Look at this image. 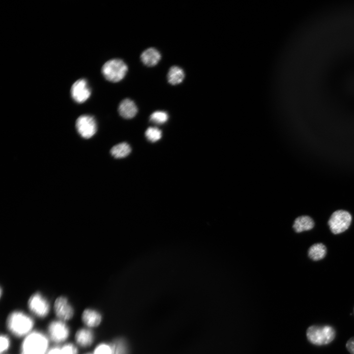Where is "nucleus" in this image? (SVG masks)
I'll return each mask as SVG.
<instances>
[{
    "label": "nucleus",
    "instance_id": "obj_8",
    "mask_svg": "<svg viewBox=\"0 0 354 354\" xmlns=\"http://www.w3.org/2000/svg\"><path fill=\"white\" fill-rule=\"evenodd\" d=\"M352 217L349 213L344 210H338L334 212L328 221L331 231L334 234L344 232L349 227Z\"/></svg>",
    "mask_w": 354,
    "mask_h": 354
},
{
    "label": "nucleus",
    "instance_id": "obj_6",
    "mask_svg": "<svg viewBox=\"0 0 354 354\" xmlns=\"http://www.w3.org/2000/svg\"><path fill=\"white\" fill-rule=\"evenodd\" d=\"M128 70L127 65L120 59H112L106 63L102 67V73L105 78L112 82L121 81Z\"/></svg>",
    "mask_w": 354,
    "mask_h": 354
},
{
    "label": "nucleus",
    "instance_id": "obj_2",
    "mask_svg": "<svg viewBox=\"0 0 354 354\" xmlns=\"http://www.w3.org/2000/svg\"><path fill=\"white\" fill-rule=\"evenodd\" d=\"M51 344L45 331L36 329L21 340L20 354H46Z\"/></svg>",
    "mask_w": 354,
    "mask_h": 354
},
{
    "label": "nucleus",
    "instance_id": "obj_17",
    "mask_svg": "<svg viewBox=\"0 0 354 354\" xmlns=\"http://www.w3.org/2000/svg\"><path fill=\"white\" fill-rule=\"evenodd\" d=\"M326 253V246L321 243L312 245L309 250V256L313 261H318L323 259Z\"/></svg>",
    "mask_w": 354,
    "mask_h": 354
},
{
    "label": "nucleus",
    "instance_id": "obj_16",
    "mask_svg": "<svg viewBox=\"0 0 354 354\" xmlns=\"http://www.w3.org/2000/svg\"><path fill=\"white\" fill-rule=\"evenodd\" d=\"M185 78L184 70L179 66L171 67L168 72L167 79L169 83L173 85L182 82Z\"/></svg>",
    "mask_w": 354,
    "mask_h": 354
},
{
    "label": "nucleus",
    "instance_id": "obj_19",
    "mask_svg": "<svg viewBox=\"0 0 354 354\" xmlns=\"http://www.w3.org/2000/svg\"><path fill=\"white\" fill-rule=\"evenodd\" d=\"M0 342V354H8L13 346L12 337L7 332L2 333Z\"/></svg>",
    "mask_w": 354,
    "mask_h": 354
},
{
    "label": "nucleus",
    "instance_id": "obj_18",
    "mask_svg": "<svg viewBox=\"0 0 354 354\" xmlns=\"http://www.w3.org/2000/svg\"><path fill=\"white\" fill-rule=\"evenodd\" d=\"M132 151L130 145L124 142L114 146L111 150L112 155L116 158H122L127 156Z\"/></svg>",
    "mask_w": 354,
    "mask_h": 354
},
{
    "label": "nucleus",
    "instance_id": "obj_20",
    "mask_svg": "<svg viewBox=\"0 0 354 354\" xmlns=\"http://www.w3.org/2000/svg\"><path fill=\"white\" fill-rule=\"evenodd\" d=\"M168 114L162 111H157L154 112L150 116V121L157 125H162L165 123L168 120Z\"/></svg>",
    "mask_w": 354,
    "mask_h": 354
},
{
    "label": "nucleus",
    "instance_id": "obj_13",
    "mask_svg": "<svg viewBox=\"0 0 354 354\" xmlns=\"http://www.w3.org/2000/svg\"><path fill=\"white\" fill-rule=\"evenodd\" d=\"M120 115L124 118L130 119L134 117L137 113L138 109L135 104L130 99H125L119 107Z\"/></svg>",
    "mask_w": 354,
    "mask_h": 354
},
{
    "label": "nucleus",
    "instance_id": "obj_15",
    "mask_svg": "<svg viewBox=\"0 0 354 354\" xmlns=\"http://www.w3.org/2000/svg\"><path fill=\"white\" fill-rule=\"evenodd\" d=\"M314 226L313 220L309 216H301L294 221L293 228L297 233H301L312 229Z\"/></svg>",
    "mask_w": 354,
    "mask_h": 354
},
{
    "label": "nucleus",
    "instance_id": "obj_4",
    "mask_svg": "<svg viewBox=\"0 0 354 354\" xmlns=\"http://www.w3.org/2000/svg\"><path fill=\"white\" fill-rule=\"evenodd\" d=\"M27 307V311L36 320H45L52 312L49 301L40 292L35 293L29 297Z\"/></svg>",
    "mask_w": 354,
    "mask_h": 354
},
{
    "label": "nucleus",
    "instance_id": "obj_10",
    "mask_svg": "<svg viewBox=\"0 0 354 354\" xmlns=\"http://www.w3.org/2000/svg\"><path fill=\"white\" fill-rule=\"evenodd\" d=\"M73 340L80 349L85 350L90 348L95 340L94 330L84 326L79 327L74 333Z\"/></svg>",
    "mask_w": 354,
    "mask_h": 354
},
{
    "label": "nucleus",
    "instance_id": "obj_25",
    "mask_svg": "<svg viewBox=\"0 0 354 354\" xmlns=\"http://www.w3.org/2000/svg\"><path fill=\"white\" fill-rule=\"evenodd\" d=\"M92 354L91 352H87V353H85V354Z\"/></svg>",
    "mask_w": 354,
    "mask_h": 354
},
{
    "label": "nucleus",
    "instance_id": "obj_11",
    "mask_svg": "<svg viewBox=\"0 0 354 354\" xmlns=\"http://www.w3.org/2000/svg\"><path fill=\"white\" fill-rule=\"evenodd\" d=\"M70 92L72 99L79 104L85 102L89 99L91 95L90 86L85 79L76 81L72 85Z\"/></svg>",
    "mask_w": 354,
    "mask_h": 354
},
{
    "label": "nucleus",
    "instance_id": "obj_1",
    "mask_svg": "<svg viewBox=\"0 0 354 354\" xmlns=\"http://www.w3.org/2000/svg\"><path fill=\"white\" fill-rule=\"evenodd\" d=\"M36 319L27 311L16 309L7 315L5 326L12 337L22 340L36 328Z\"/></svg>",
    "mask_w": 354,
    "mask_h": 354
},
{
    "label": "nucleus",
    "instance_id": "obj_3",
    "mask_svg": "<svg viewBox=\"0 0 354 354\" xmlns=\"http://www.w3.org/2000/svg\"><path fill=\"white\" fill-rule=\"evenodd\" d=\"M45 332L51 343L61 346L69 341L72 331L69 323L54 318L48 322Z\"/></svg>",
    "mask_w": 354,
    "mask_h": 354
},
{
    "label": "nucleus",
    "instance_id": "obj_21",
    "mask_svg": "<svg viewBox=\"0 0 354 354\" xmlns=\"http://www.w3.org/2000/svg\"><path fill=\"white\" fill-rule=\"evenodd\" d=\"M145 136L149 141L155 142L161 139L162 132L157 128L150 127L146 131Z\"/></svg>",
    "mask_w": 354,
    "mask_h": 354
},
{
    "label": "nucleus",
    "instance_id": "obj_14",
    "mask_svg": "<svg viewBox=\"0 0 354 354\" xmlns=\"http://www.w3.org/2000/svg\"><path fill=\"white\" fill-rule=\"evenodd\" d=\"M143 63L148 66L156 65L161 59L160 52L154 48H150L144 51L141 56Z\"/></svg>",
    "mask_w": 354,
    "mask_h": 354
},
{
    "label": "nucleus",
    "instance_id": "obj_5",
    "mask_svg": "<svg viewBox=\"0 0 354 354\" xmlns=\"http://www.w3.org/2000/svg\"><path fill=\"white\" fill-rule=\"evenodd\" d=\"M307 337L312 344L317 346L327 345L335 337V331L329 325L310 326L307 331Z\"/></svg>",
    "mask_w": 354,
    "mask_h": 354
},
{
    "label": "nucleus",
    "instance_id": "obj_12",
    "mask_svg": "<svg viewBox=\"0 0 354 354\" xmlns=\"http://www.w3.org/2000/svg\"><path fill=\"white\" fill-rule=\"evenodd\" d=\"M80 320L82 326L94 330L100 326L103 321V316L97 310L87 308L82 311Z\"/></svg>",
    "mask_w": 354,
    "mask_h": 354
},
{
    "label": "nucleus",
    "instance_id": "obj_9",
    "mask_svg": "<svg viewBox=\"0 0 354 354\" xmlns=\"http://www.w3.org/2000/svg\"><path fill=\"white\" fill-rule=\"evenodd\" d=\"M76 128L78 133L86 139L91 138L97 131L95 119L89 115L80 116L76 120Z\"/></svg>",
    "mask_w": 354,
    "mask_h": 354
},
{
    "label": "nucleus",
    "instance_id": "obj_24",
    "mask_svg": "<svg viewBox=\"0 0 354 354\" xmlns=\"http://www.w3.org/2000/svg\"><path fill=\"white\" fill-rule=\"evenodd\" d=\"M46 354H62L60 346L55 345L51 346Z\"/></svg>",
    "mask_w": 354,
    "mask_h": 354
},
{
    "label": "nucleus",
    "instance_id": "obj_7",
    "mask_svg": "<svg viewBox=\"0 0 354 354\" xmlns=\"http://www.w3.org/2000/svg\"><path fill=\"white\" fill-rule=\"evenodd\" d=\"M55 318L69 323L75 317L76 311L68 299L64 296L57 297L52 306Z\"/></svg>",
    "mask_w": 354,
    "mask_h": 354
},
{
    "label": "nucleus",
    "instance_id": "obj_22",
    "mask_svg": "<svg viewBox=\"0 0 354 354\" xmlns=\"http://www.w3.org/2000/svg\"><path fill=\"white\" fill-rule=\"evenodd\" d=\"M60 347L62 354H80V348L74 342L69 341Z\"/></svg>",
    "mask_w": 354,
    "mask_h": 354
},
{
    "label": "nucleus",
    "instance_id": "obj_23",
    "mask_svg": "<svg viewBox=\"0 0 354 354\" xmlns=\"http://www.w3.org/2000/svg\"><path fill=\"white\" fill-rule=\"evenodd\" d=\"M92 354H112V346L102 343L97 345L91 352Z\"/></svg>",
    "mask_w": 354,
    "mask_h": 354
}]
</instances>
